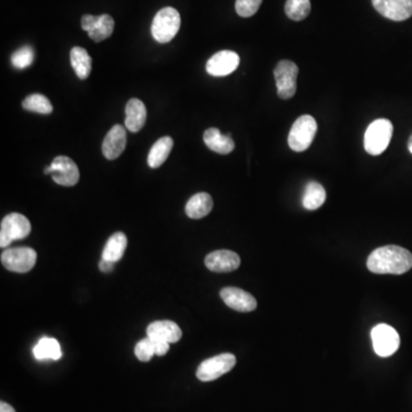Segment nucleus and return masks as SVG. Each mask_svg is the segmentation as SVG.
<instances>
[{
    "mask_svg": "<svg viewBox=\"0 0 412 412\" xmlns=\"http://www.w3.org/2000/svg\"><path fill=\"white\" fill-rule=\"evenodd\" d=\"M299 74V68L296 63L289 60L279 61L274 70L277 94L283 100L294 98L296 91V78Z\"/></svg>",
    "mask_w": 412,
    "mask_h": 412,
    "instance_id": "0eeeda50",
    "label": "nucleus"
},
{
    "mask_svg": "<svg viewBox=\"0 0 412 412\" xmlns=\"http://www.w3.org/2000/svg\"><path fill=\"white\" fill-rule=\"evenodd\" d=\"M173 145L174 143L171 137H163L157 140L149 152V167L152 169H158L162 167L172 152Z\"/></svg>",
    "mask_w": 412,
    "mask_h": 412,
    "instance_id": "aec40b11",
    "label": "nucleus"
},
{
    "mask_svg": "<svg viewBox=\"0 0 412 412\" xmlns=\"http://www.w3.org/2000/svg\"><path fill=\"white\" fill-rule=\"evenodd\" d=\"M33 59H35V53H33V48L29 45H26L13 53L12 65L15 68L21 70L33 65Z\"/></svg>",
    "mask_w": 412,
    "mask_h": 412,
    "instance_id": "cd10ccee",
    "label": "nucleus"
},
{
    "mask_svg": "<svg viewBox=\"0 0 412 412\" xmlns=\"http://www.w3.org/2000/svg\"><path fill=\"white\" fill-rule=\"evenodd\" d=\"M391 135H393V124L391 121L385 118L376 119L365 130V152L372 156L383 154L391 143Z\"/></svg>",
    "mask_w": 412,
    "mask_h": 412,
    "instance_id": "f03ea898",
    "label": "nucleus"
},
{
    "mask_svg": "<svg viewBox=\"0 0 412 412\" xmlns=\"http://www.w3.org/2000/svg\"><path fill=\"white\" fill-rule=\"evenodd\" d=\"M236 365V357L230 353L220 354L205 360L196 371L201 382H213L223 374H228Z\"/></svg>",
    "mask_w": 412,
    "mask_h": 412,
    "instance_id": "6e6552de",
    "label": "nucleus"
},
{
    "mask_svg": "<svg viewBox=\"0 0 412 412\" xmlns=\"http://www.w3.org/2000/svg\"><path fill=\"white\" fill-rule=\"evenodd\" d=\"M126 118H125V126L130 132L137 133L143 130L147 121V109L145 104L139 99H130L126 104Z\"/></svg>",
    "mask_w": 412,
    "mask_h": 412,
    "instance_id": "f3484780",
    "label": "nucleus"
},
{
    "mask_svg": "<svg viewBox=\"0 0 412 412\" xmlns=\"http://www.w3.org/2000/svg\"><path fill=\"white\" fill-rule=\"evenodd\" d=\"M33 356L38 361H44V360L57 361L62 357L59 341L57 339L50 338V337H44L33 347Z\"/></svg>",
    "mask_w": 412,
    "mask_h": 412,
    "instance_id": "5701e85b",
    "label": "nucleus"
},
{
    "mask_svg": "<svg viewBox=\"0 0 412 412\" xmlns=\"http://www.w3.org/2000/svg\"><path fill=\"white\" fill-rule=\"evenodd\" d=\"M240 65V57L233 51H220L206 63V72L211 76L223 77L234 72Z\"/></svg>",
    "mask_w": 412,
    "mask_h": 412,
    "instance_id": "f8f14e48",
    "label": "nucleus"
},
{
    "mask_svg": "<svg viewBox=\"0 0 412 412\" xmlns=\"http://www.w3.org/2000/svg\"><path fill=\"white\" fill-rule=\"evenodd\" d=\"M147 335L152 340L167 341L174 344L180 340L182 331L173 321H155L147 328Z\"/></svg>",
    "mask_w": 412,
    "mask_h": 412,
    "instance_id": "dca6fc26",
    "label": "nucleus"
},
{
    "mask_svg": "<svg viewBox=\"0 0 412 412\" xmlns=\"http://www.w3.org/2000/svg\"><path fill=\"white\" fill-rule=\"evenodd\" d=\"M22 107L28 111L50 115L53 113L51 101L43 94H31L22 101Z\"/></svg>",
    "mask_w": 412,
    "mask_h": 412,
    "instance_id": "a878e982",
    "label": "nucleus"
},
{
    "mask_svg": "<svg viewBox=\"0 0 412 412\" xmlns=\"http://www.w3.org/2000/svg\"><path fill=\"white\" fill-rule=\"evenodd\" d=\"M181 26V18L177 9L165 7L156 14L152 23V35L156 42L167 44L171 42Z\"/></svg>",
    "mask_w": 412,
    "mask_h": 412,
    "instance_id": "7ed1b4c3",
    "label": "nucleus"
},
{
    "mask_svg": "<svg viewBox=\"0 0 412 412\" xmlns=\"http://www.w3.org/2000/svg\"><path fill=\"white\" fill-rule=\"evenodd\" d=\"M408 149H409V152L412 154V135L410 137L409 143H408Z\"/></svg>",
    "mask_w": 412,
    "mask_h": 412,
    "instance_id": "f704fd0d",
    "label": "nucleus"
},
{
    "mask_svg": "<svg viewBox=\"0 0 412 412\" xmlns=\"http://www.w3.org/2000/svg\"><path fill=\"white\" fill-rule=\"evenodd\" d=\"M96 20H98V16H94V15H84L83 18H82V28L87 33H89L94 27Z\"/></svg>",
    "mask_w": 412,
    "mask_h": 412,
    "instance_id": "2f4dec72",
    "label": "nucleus"
},
{
    "mask_svg": "<svg viewBox=\"0 0 412 412\" xmlns=\"http://www.w3.org/2000/svg\"><path fill=\"white\" fill-rule=\"evenodd\" d=\"M220 296L226 305L240 313H250L257 308V300L252 294L238 288H225L220 292Z\"/></svg>",
    "mask_w": 412,
    "mask_h": 412,
    "instance_id": "4468645a",
    "label": "nucleus"
},
{
    "mask_svg": "<svg viewBox=\"0 0 412 412\" xmlns=\"http://www.w3.org/2000/svg\"><path fill=\"white\" fill-rule=\"evenodd\" d=\"M126 246H128L126 235L121 232L115 233L110 236L106 246H104L102 259L111 261V262H117L124 255Z\"/></svg>",
    "mask_w": 412,
    "mask_h": 412,
    "instance_id": "4be33fe9",
    "label": "nucleus"
},
{
    "mask_svg": "<svg viewBox=\"0 0 412 412\" xmlns=\"http://www.w3.org/2000/svg\"><path fill=\"white\" fill-rule=\"evenodd\" d=\"M240 265V255L229 250H218L205 258V266L214 273H230L238 269Z\"/></svg>",
    "mask_w": 412,
    "mask_h": 412,
    "instance_id": "ddd939ff",
    "label": "nucleus"
},
{
    "mask_svg": "<svg viewBox=\"0 0 412 412\" xmlns=\"http://www.w3.org/2000/svg\"><path fill=\"white\" fill-rule=\"evenodd\" d=\"M0 412H16L12 406H9L6 402H1L0 403Z\"/></svg>",
    "mask_w": 412,
    "mask_h": 412,
    "instance_id": "72a5a7b5",
    "label": "nucleus"
},
{
    "mask_svg": "<svg viewBox=\"0 0 412 412\" xmlns=\"http://www.w3.org/2000/svg\"><path fill=\"white\" fill-rule=\"evenodd\" d=\"M371 338L374 352L380 357H389L400 347V335L389 324H378L374 326L371 331Z\"/></svg>",
    "mask_w": 412,
    "mask_h": 412,
    "instance_id": "1a4fd4ad",
    "label": "nucleus"
},
{
    "mask_svg": "<svg viewBox=\"0 0 412 412\" xmlns=\"http://www.w3.org/2000/svg\"><path fill=\"white\" fill-rule=\"evenodd\" d=\"M325 199V189L322 184L311 181L306 186L305 193L303 196V205L306 210H318L324 204Z\"/></svg>",
    "mask_w": 412,
    "mask_h": 412,
    "instance_id": "b1692460",
    "label": "nucleus"
},
{
    "mask_svg": "<svg viewBox=\"0 0 412 412\" xmlns=\"http://www.w3.org/2000/svg\"><path fill=\"white\" fill-rule=\"evenodd\" d=\"M213 208V199L208 193L194 195L186 204V214L190 219H202Z\"/></svg>",
    "mask_w": 412,
    "mask_h": 412,
    "instance_id": "6ab92c4d",
    "label": "nucleus"
},
{
    "mask_svg": "<svg viewBox=\"0 0 412 412\" xmlns=\"http://www.w3.org/2000/svg\"><path fill=\"white\" fill-rule=\"evenodd\" d=\"M99 268H100L102 273H111L113 268H115V262H111V261L102 259V260L100 261V264H99Z\"/></svg>",
    "mask_w": 412,
    "mask_h": 412,
    "instance_id": "473e14b6",
    "label": "nucleus"
},
{
    "mask_svg": "<svg viewBox=\"0 0 412 412\" xmlns=\"http://www.w3.org/2000/svg\"><path fill=\"white\" fill-rule=\"evenodd\" d=\"M31 232V223L23 214L11 213L0 225V246L7 247L14 240H23Z\"/></svg>",
    "mask_w": 412,
    "mask_h": 412,
    "instance_id": "423d86ee",
    "label": "nucleus"
},
{
    "mask_svg": "<svg viewBox=\"0 0 412 412\" xmlns=\"http://www.w3.org/2000/svg\"><path fill=\"white\" fill-rule=\"evenodd\" d=\"M113 29H115V21L110 15H99L94 27L87 33H89V38L94 40L95 43H100L104 39L109 38L113 35Z\"/></svg>",
    "mask_w": 412,
    "mask_h": 412,
    "instance_id": "393cba45",
    "label": "nucleus"
},
{
    "mask_svg": "<svg viewBox=\"0 0 412 412\" xmlns=\"http://www.w3.org/2000/svg\"><path fill=\"white\" fill-rule=\"evenodd\" d=\"M262 0H236L235 9L242 18H251L258 12Z\"/></svg>",
    "mask_w": 412,
    "mask_h": 412,
    "instance_id": "c756f323",
    "label": "nucleus"
},
{
    "mask_svg": "<svg viewBox=\"0 0 412 412\" xmlns=\"http://www.w3.org/2000/svg\"><path fill=\"white\" fill-rule=\"evenodd\" d=\"M367 266L374 274L402 275L412 268V255L401 246H382L369 255Z\"/></svg>",
    "mask_w": 412,
    "mask_h": 412,
    "instance_id": "f257e3e1",
    "label": "nucleus"
},
{
    "mask_svg": "<svg viewBox=\"0 0 412 412\" xmlns=\"http://www.w3.org/2000/svg\"><path fill=\"white\" fill-rule=\"evenodd\" d=\"M203 139L208 149L220 155L230 154L235 149L232 134L223 135L217 128H211L205 130Z\"/></svg>",
    "mask_w": 412,
    "mask_h": 412,
    "instance_id": "a211bd4d",
    "label": "nucleus"
},
{
    "mask_svg": "<svg viewBox=\"0 0 412 412\" xmlns=\"http://www.w3.org/2000/svg\"><path fill=\"white\" fill-rule=\"evenodd\" d=\"M70 61L79 79L85 80L89 77L92 72V57H89V52L85 48L78 46L72 48L70 52Z\"/></svg>",
    "mask_w": 412,
    "mask_h": 412,
    "instance_id": "412c9836",
    "label": "nucleus"
},
{
    "mask_svg": "<svg viewBox=\"0 0 412 412\" xmlns=\"http://www.w3.org/2000/svg\"><path fill=\"white\" fill-rule=\"evenodd\" d=\"M126 130L122 125H113L102 143V152L109 160H116L126 148Z\"/></svg>",
    "mask_w": 412,
    "mask_h": 412,
    "instance_id": "2eb2a0df",
    "label": "nucleus"
},
{
    "mask_svg": "<svg viewBox=\"0 0 412 412\" xmlns=\"http://www.w3.org/2000/svg\"><path fill=\"white\" fill-rule=\"evenodd\" d=\"M155 346V355L164 356L169 352V344L167 341L152 340Z\"/></svg>",
    "mask_w": 412,
    "mask_h": 412,
    "instance_id": "7c9ffc66",
    "label": "nucleus"
},
{
    "mask_svg": "<svg viewBox=\"0 0 412 412\" xmlns=\"http://www.w3.org/2000/svg\"><path fill=\"white\" fill-rule=\"evenodd\" d=\"M134 353L137 356L138 360L141 362H149L155 355V346L152 339L147 338L143 339L138 343L134 350Z\"/></svg>",
    "mask_w": 412,
    "mask_h": 412,
    "instance_id": "c85d7f7f",
    "label": "nucleus"
},
{
    "mask_svg": "<svg viewBox=\"0 0 412 412\" xmlns=\"http://www.w3.org/2000/svg\"><path fill=\"white\" fill-rule=\"evenodd\" d=\"M36 261V251L28 246L9 247L1 253V264L4 267L14 273H28L35 267Z\"/></svg>",
    "mask_w": 412,
    "mask_h": 412,
    "instance_id": "39448f33",
    "label": "nucleus"
},
{
    "mask_svg": "<svg viewBox=\"0 0 412 412\" xmlns=\"http://www.w3.org/2000/svg\"><path fill=\"white\" fill-rule=\"evenodd\" d=\"M311 13V0H288L285 14L294 21H303Z\"/></svg>",
    "mask_w": 412,
    "mask_h": 412,
    "instance_id": "bb28decb",
    "label": "nucleus"
},
{
    "mask_svg": "<svg viewBox=\"0 0 412 412\" xmlns=\"http://www.w3.org/2000/svg\"><path fill=\"white\" fill-rule=\"evenodd\" d=\"M52 178L60 186L72 187L79 181V169L77 164L67 156H57L51 164Z\"/></svg>",
    "mask_w": 412,
    "mask_h": 412,
    "instance_id": "9d476101",
    "label": "nucleus"
},
{
    "mask_svg": "<svg viewBox=\"0 0 412 412\" xmlns=\"http://www.w3.org/2000/svg\"><path fill=\"white\" fill-rule=\"evenodd\" d=\"M318 132V123L311 115H304L296 119L289 133L288 143L294 152H305L311 147Z\"/></svg>",
    "mask_w": 412,
    "mask_h": 412,
    "instance_id": "20e7f679",
    "label": "nucleus"
},
{
    "mask_svg": "<svg viewBox=\"0 0 412 412\" xmlns=\"http://www.w3.org/2000/svg\"><path fill=\"white\" fill-rule=\"evenodd\" d=\"M377 12L391 21H406L412 16V0H372Z\"/></svg>",
    "mask_w": 412,
    "mask_h": 412,
    "instance_id": "9b49d317",
    "label": "nucleus"
}]
</instances>
